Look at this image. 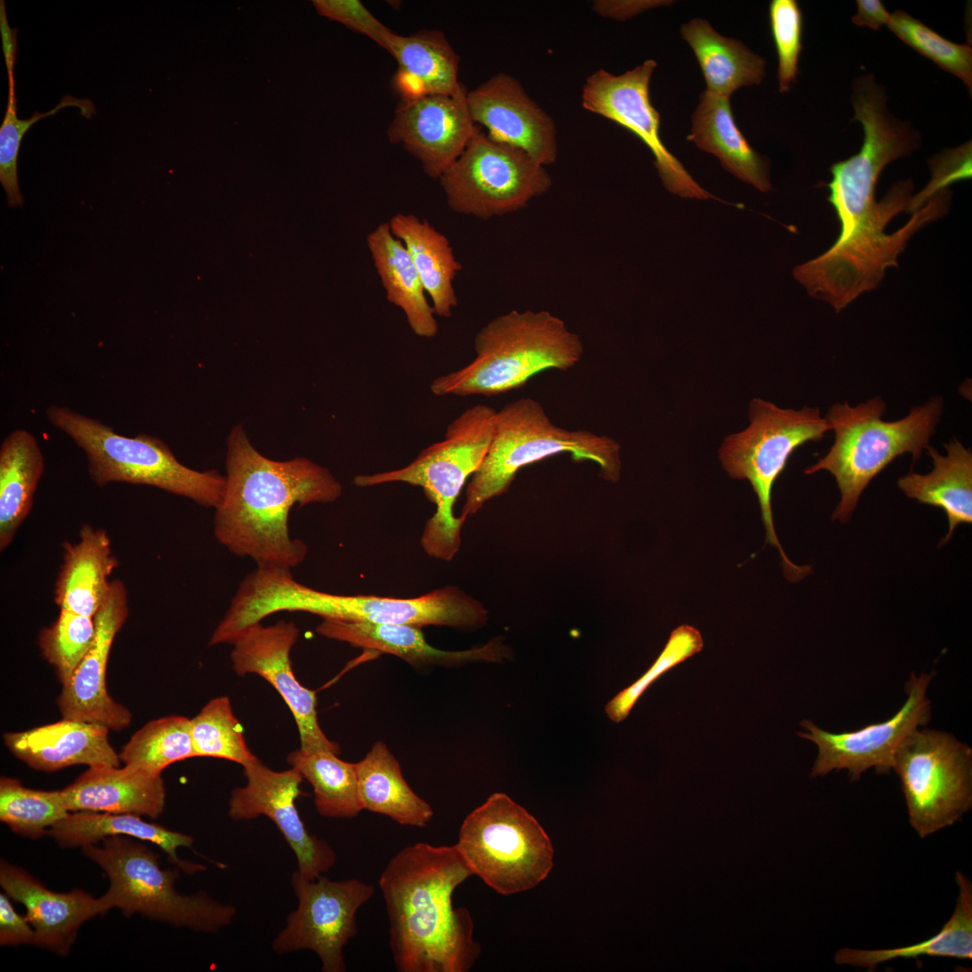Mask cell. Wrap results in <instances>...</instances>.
Listing matches in <instances>:
<instances>
[{
    "mask_svg": "<svg viewBox=\"0 0 972 972\" xmlns=\"http://www.w3.org/2000/svg\"><path fill=\"white\" fill-rule=\"evenodd\" d=\"M857 13L851 21L858 26L868 27L878 30L883 25H887L890 14L884 4L879 0H858Z\"/></svg>",
    "mask_w": 972,
    "mask_h": 972,
    "instance_id": "816d5d0a",
    "label": "cell"
},
{
    "mask_svg": "<svg viewBox=\"0 0 972 972\" xmlns=\"http://www.w3.org/2000/svg\"><path fill=\"white\" fill-rule=\"evenodd\" d=\"M0 31L7 72H14V66L16 61L17 54V30H13L8 25L4 2L3 0L0 2Z\"/></svg>",
    "mask_w": 972,
    "mask_h": 972,
    "instance_id": "f5cc1de1",
    "label": "cell"
},
{
    "mask_svg": "<svg viewBox=\"0 0 972 972\" xmlns=\"http://www.w3.org/2000/svg\"><path fill=\"white\" fill-rule=\"evenodd\" d=\"M128 836H110L83 847V852L106 873L110 886L100 897L105 912L119 908L125 916L140 914L149 919L214 933L231 923L234 906L220 903L205 891L182 895L176 888L178 870L162 868L158 856Z\"/></svg>",
    "mask_w": 972,
    "mask_h": 972,
    "instance_id": "ba28073f",
    "label": "cell"
},
{
    "mask_svg": "<svg viewBox=\"0 0 972 972\" xmlns=\"http://www.w3.org/2000/svg\"><path fill=\"white\" fill-rule=\"evenodd\" d=\"M127 590L120 580L112 581L107 598L95 614V634L86 656L62 685L58 706L64 718L122 730L131 714L106 688V667L113 640L128 616Z\"/></svg>",
    "mask_w": 972,
    "mask_h": 972,
    "instance_id": "44dd1931",
    "label": "cell"
},
{
    "mask_svg": "<svg viewBox=\"0 0 972 972\" xmlns=\"http://www.w3.org/2000/svg\"><path fill=\"white\" fill-rule=\"evenodd\" d=\"M620 450L618 442L610 436L556 426L535 399L508 402L496 410L490 446L466 487L460 518L465 521L487 501L506 493L522 467L562 453L576 462L594 463L604 480L616 482L621 473Z\"/></svg>",
    "mask_w": 972,
    "mask_h": 972,
    "instance_id": "5b68a950",
    "label": "cell"
},
{
    "mask_svg": "<svg viewBox=\"0 0 972 972\" xmlns=\"http://www.w3.org/2000/svg\"><path fill=\"white\" fill-rule=\"evenodd\" d=\"M95 634L94 617L59 610L56 621L39 634L43 657L65 684L90 649Z\"/></svg>",
    "mask_w": 972,
    "mask_h": 972,
    "instance_id": "ee69618b",
    "label": "cell"
},
{
    "mask_svg": "<svg viewBox=\"0 0 972 972\" xmlns=\"http://www.w3.org/2000/svg\"><path fill=\"white\" fill-rule=\"evenodd\" d=\"M60 792L68 812L133 814L158 818L166 802L161 776L149 775L127 765L123 768L90 766Z\"/></svg>",
    "mask_w": 972,
    "mask_h": 972,
    "instance_id": "484cf974",
    "label": "cell"
},
{
    "mask_svg": "<svg viewBox=\"0 0 972 972\" xmlns=\"http://www.w3.org/2000/svg\"><path fill=\"white\" fill-rule=\"evenodd\" d=\"M300 630L292 621L280 620L264 626L255 623L240 631L230 644L234 671L244 676L255 673L267 680L290 708L305 751L326 750L339 754L337 742L330 741L319 724L317 698L294 676L290 652Z\"/></svg>",
    "mask_w": 972,
    "mask_h": 972,
    "instance_id": "d6986e66",
    "label": "cell"
},
{
    "mask_svg": "<svg viewBox=\"0 0 972 972\" xmlns=\"http://www.w3.org/2000/svg\"><path fill=\"white\" fill-rule=\"evenodd\" d=\"M44 471L36 437L25 429L12 431L0 446V549L14 540L33 505Z\"/></svg>",
    "mask_w": 972,
    "mask_h": 972,
    "instance_id": "d590c367",
    "label": "cell"
},
{
    "mask_svg": "<svg viewBox=\"0 0 972 972\" xmlns=\"http://www.w3.org/2000/svg\"><path fill=\"white\" fill-rule=\"evenodd\" d=\"M475 357L430 384L437 396H497L520 389L548 369L568 371L581 359L580 338L547 310H511L484 325L474 337Z\"/></svg>",
    "mask_w": 972,
    "mask_h": 972,
    "instance_id": "3957f363",
    "label": "cell"
},
{
    "mask_svg": "<svg viewBox=\"0 0 972 972\" xmlns=\"http://www.w3.org/2000/svg\"><path fill=\"white\" fill-rule=\"evenodd\" d=\"M63 848L86 847L110 836H128L150 842L160 847L168 860L188 875L204 870L203 865L183 860L177 849L191 848L192 836L148 823L140 815L78 811L68 813L47 832Z\"/></svg>",
    "mask_w": 972,
    "mask_h": 972,
    "instance_id": "4dcf8cb0",
    "label": "cell"
},
{
    "mask_svg": "<svg viewBox=\"0 0 972 972\" xmlns=\"http://www.w3.org/2000/svg\"><path fill=\"white\" fill-rule=\"evenodd\" d=\"M472 871L456 845H408L382 870L379 886L389 918V944L399 972H467L481 954L466 908L454 890Z\"/></svg>",
    "mask_w": 972,
    "mask_h": 972,
    "instance_id": "6da1fadb",
    "label": "cell"
},
{
    "mask_svg": "<svg viewBox=\"0 0 972 972\" xmlns=\"http://www.w3.org/2000/svg\"><path fill=\"white\" fill-rule=\"evenodd\" d=\"M496 410L477 404L448 424L444 438L423 449L408 465L387 472L358 474L354 483L372 487L404 482L420 487L435 505L420 544L435 559L450 562L461 547L464 523L454 515L456 500L469 477L478 470L490 446Z\"/></svg>",
    "mask_w": 972,
    "mask_h": 972,
    "instance_id": "8992f818",
    "label": "cell"
},
{
    "mask_svg": "<svg viewBox=\"0 0 972 972\" xmlns=\"http://www.w3.org/2000/svg\"><path fill=\"white\" fill-rule=\"evenodd\" d=\"M46 416L85 452L89 476L100 487L110 482L148 485L214 508L223 500L225 477L182 464L156 436H125L98 419L63 406H50Z\"/></svg>",
    "mask_w": 972,
    "mask_h": 972,
    "instance_id": "52a82bcc",
    "label": "cell"
},
{
    "mask_svg": "<svg viewBox=\"0 0 972 972\" xmlns=\"http://www.w3.org/2000/svg\"><path fill=\"white\" fill-rule=\"evenodd\" d=\"M63 562L54 588L59 609L94 617L110 592L109 577L118 567L104 529L83 525L76 544H63Z\"/></svg>",
    "mask_w": 972,
    "mask_h": 972,
    "instance_id": "83f0119b",
    "label": "cell"
},
{
    "mask_svg": "<svg viewBox=\"0 0 972 972\" xmlns=\"http://www.w3.org/2000/svg\"><path fill=\"white\" fill-rule=\"evenodd\" d=\"M0 885L4 893L26 909L33 927V944L58 955H68L80 926L104 914L100 898L81 889L58 893L45 887L26 870L4 860L0 863Z\"/></svg>",
    "mask_w": 972,
    "mask_h": 972,
    "instance_id": "603a6c76",
    "label": "cell"
},
{
    "mask_svg": "<svg viewBox=\"0 0 972 972\" xmlns=\"http://www.w3.org/2000/svg\"><path fill=\"white\" fill-rule=\"evenodd\" d=\"M893 770L921 838L953 825L972 806V750L947 732L916 729L897 750Z\"/></svg>",
    "mask_w": 972,
    "mask_h": 972,
    "instance_id": "8fae6325",
    "label": "cell"
},
{
    "mask_svg": "<svg viewBox=\"0 0 972 972\" xmlns=\"http://www.w3.org/2000/svg\"><path fill=\"white\" fill-rule=\"evenodd\" d=\"M319 14L339 22L351 30L362 33L385 49V38L392 31L381 22L358 0H315L312 2Z\"/></svg>",
    "mask_w": 972,
    "mask_h": 972,
    "instance_id": "c3c4849f",
    "label": "cell"
},
{
    "mask_svg": "<svg viewBox=\"0 0 972 972\" xmlns=\"http://www.w3.org/2000/svg\"><path fill=\"white\" fill-rule=\"evenodd\" d=\"M657 67L646 59L620 75L603 68L590 75L582 87V107L610 120L638 137L654 157L664 187L683 198L714 199L667 149L660 136V114L650 98V82Z\"/></svg>",
    "mask_w": 972,
    "mask_h": 972,
    "instance_id": "e0dca14e",
    "label": "cell"
},
{
    "mask_svg": "<svg viewBox=\"0 0 972 972\" xmlns=\"http://www.w3.org/2000/svg\"><path fill=\"white\" fill-rule=\"evenodd\" d=\"M971 141L949 148L929 161L932 179L919 194L913 195L907 212L921 209L936 193L953 182L971 177Z\"/></svg>",
    "mask_w": 972,
    "mask_h": 972,
    "instance_id": "7dc6e473",
    "label": "cell"
},
{
    "mask_svg": "<svg viewBox=\"0 0 972 972\" xmlns=\"http://www.w3.org/2000/svg\"><path fill=\"white\" fill-rule=\"evenodd\" d=\"M225 494L215 508L214 535L233 554L257 567L291 570L308 547L290 537L288 516L298 504L331 503L342 486L328 469L310 459L274 461L257 452L241 425L228 437Z\"/></svg>",
    "mask_w": 972,
    "mask_h": 972,
    "instance_id": "7a4b0ae2",
    "label": "cell"
},
{
    "mask_svg": "<svg viewBox=\"0 0 972 972\" xmlns=\"http://www.w3.org/2000/svg\"><path fill=\"white\" fill-rule=\"evenodd\" d=\"M408 250L436 316L449 318L458 304L454 280L462 269L447 238L426 219L396 213L388 220Z\"/></svg>",
    "mask_w": 972,
    "mask_h": 972,
    "instance_id": "d6a6232c",
    "label": "cell"
},
{
    "mask_svg": "<svg viewBox=\"0 0 972 972\" xmlns=\"http://www.w3.org/2000/svg\"><path fill=\"white\" fill-rule=\"evenodd\" d=\"M363 810L388 816L400 825L425 827L434 812L403 777L400 763L382 741L356 763Z\"/></svg>",
    "mask_w": 972,
    "mask_h": 972,
    "instance_id": "836d02e7",
    "label": "cell"
},
{
    "mask_svg": "<svg viewBox=\"0 0 972 972\" xmlns=\"http://www.w3.org/2000/svg\"><path fill=\"white\" fill-rule=\"evenodd\" d=\"M888 29L906 45L958 77L972 89V49L954 43L902 10L890 14Z\"/></svg>",
    "mask_w": 972,
    "mask_h": 972,
    "instance_id": "7bdbcfd3",
    "label": "cell"
},
{
    "mask_svg": "<svg viewBox=\"0 0 972 972\" xmlns=\"http://www.w3.org/2000/svg\"><path fill=\"white\" fill-rule=\"evenodd\" d=\"M702 70L706 90L730 97L742 86L759 85L766 62L742 41L719 34L710 23L694 18L680 28Z\"/></svg>",
    "mask_w": 972,
    "mask_h": 972,
    "instance_id": "e575fe53",
    "label": "cell"
},
{
    "mask_svg": "<svg viewBox=\"0 0 972 972\" xmlns=\"http://www.w3.org/2000/svg\"><path fill=\"white\" fill-rule=\"evenodd\" d=\"M934 673L912 672L905 682L907 698L890 718L867 724L853 731L833 733L824 730L813 721L804 719L805 732H796L818 748L810 776L824 777L832 771L846 770L850 781H858L863 773L873 769L876 773L889 774L895 755L904 741L931 720L932 705L927 690Z\"/></svg>",
    "mask_w": 972,
    "mask_h": 972,
    "instance_id": "2e32d148",
    "label": "cell"
},
{
    "mask_svg": "<svg viewBox=\"0 0 972 972\" xmlns=\"http://www.w3.org/2000/svg\"><path fill=\"white\" fill-rule=\"evenodd\" d=\"M749 426L726 436L718 455L723 468L734 479H745L757 495L766 528V542L778 548L785 576L798 580L810 572L785 554L777 537L771 508L773 485L794 451L806 442H817L830 431L818 408L782 409L754 398L749 405Z\"/></svg>",
    "mask_w": 972,
    "mask_h": 972,
    "instance_id": "30bf717a",
    "label": "cell"
},
{
    "mask_svg": "<svg viewBox=\"0 0 972 972\" xmlns=\"http://www.w3.org/2000/svg\"><path fill=\"white\" fill-rule=\"evenodd\" d=\"M242 767L247 783L231 792L230 817L244 821L266 816L292 850L302 878L314 879L328 871L337 861L336 852L325 840L309 832L295 805L302 794L300 772L294 768L273 770L259 760Z\"/></svg>",
    "mask_w": 972,
    "mask_h": 972,
    "instance_id": "ac0fdd59",
    "label": "cell"
},
{
    "mask_svg": "<svg viewBox=\"0 0 972 972\" xmlns=\"http://www.w3.org/2000/svg\"><path fill=\"white\" fill-rule=\"evenodd\" d=\"M939 396L894 421H886V404L880 396L851 407L848 401L835 403L825 417L834 443L806 474L824 470L832 473L841 493L832 519L847 522L870 481L893 460L910 454L917 461L930 445L942 412Z\"/></svg>",
    "mask_w": 972,
    "mask_h": 972,
    "instance_id": "277c9868",
    "label": "cell"
},
{
    "mask_svg": "<svg viewBox=\"0 0 972 972\" xmlns=\"http://www.w3.org/2000/svg\"><path fill=\"white\" fill-rule=\"evenodd\" d=\"M291 884L297 907L272 942L273 950L287 954L310 950L320 959L323 972H345L344 948L357 933L356 913L374 893V887L352 878L331 880L323 875L306 879L298 871Z\"/></svg>",
    "mask_w": 972,
    "mask_h": 972,
    "instance_id": "9a60e30c",
    "label": "cell"
},
{
    "mask_svg": "<svg viewBox=\"0 0 972 972\" xmlns=\"http://www.w3.org/2000/svg\"><path fill=\"white\" fill-rule=\"evenodd\" d=\"M664 3L657 0H595L592 10L604 18L625 21Z\"/></svg>",
    "mask_w": 972,
    "mask_h": 972,
    "instance_id": "f907efd6",
    "label": "cell"
},
{
    "mask_svg": "<svg viewBox=\"0 0 972 972\" xmlns=\"http://www.w3.org/2000/svg\"><path fill=\"white\" fill-rule=\"evenodd\" d=\"M730 97L700 94L688 140L716 156L723 167L761 192L771 189L770 163L746 140L734 122Z\"/></svg>",
    "mask_w": 972,
    "mask_h": 972,
    "instance_id": "f1b7e54d",
    "label": "cell"
},
{
    "mask_svg": "<svg viewBox=\"0 0 972 972\" xmlns=\"http://www.w3.org/2000/svg\"><path fill=\"white\" fill-rule=\"evenodd\" d=\"M8 73V101L4 118L0 127V181L7 195L9 206H22V195L20 191L17 174V160L22 140L27 130L37 122L56 114L60 109L76 106L81 114L90 118L95 113L91 101L66 95L54 108L46 112H36L29 119L17 117L16 99L14 95V72Z\"/></svg>",
    "mask_w": 972,
    "mask_h": 972,
    "instance_id": "b9f144b4",
    "label": "cell"
},
{
    "mask_svg": "<svg viewBox=\"0 0 972 972\" xmlns=\"http://www.w3.org/2000/svg\"><path fill=\"white\" fill-rule=\"evenodd\" d=\"M384 50L398 63L394 88L400 98L467 93L458 79L460 57L443 32L420 30L400 35L391 31Z\"/></svg>",
    "mask_w": 972,
    "mask_h": 972,
    "instance_id": "4316f807",
    "label": "cell"
},
{
    "mask_svg": "<svg viewBox=\"0 0 972 972\" xmlns=\"http://www.w3.org/2000/svg\"><path fill=\"white\" fill-rule=\"evenodd\" d=\"M119 756L127 766L161 776L172 763L195 757L191 719L168 716L147 723L131 736Z\"/></svg>",
    "mask_w": 972,
    "mask_h": 972,
    "instance_id": "f35d334b",
    "label": "cell"
},
{
    "mask_svg": "<svg viewBox=\"0 0 972 972\" xmlns=\"http://www.w3.org/2000/svg\"><path fill=\"white\" fill-rule=\"evenodd\" d=\"M316 631L364 651L394 655L417 669L455 668L475 662H502L510 656L509 649L498 639L469 650L438 649L428 643L419 627L409 625L323 619Z\"/></svg>",
    "mask_w": 972,
    "mask_h": 972,
    "instance_id": "cb8c5ba5",
    "label": "cell"
},
{
    "mask_svg": "<svg viewBox=\"0 0 972 972\" xmlns=\"http://www.w3.org/2000/svg\"><path fill=\"white\" fill-rule=\"evenodd\" d=\"M703 648V638L695 627L682 625L675 628L660 656L635 682L624 688L606 706L608 716L614 722L623 721L645 689L663 673L698 653Z\"/></svg>",
    "mask_w": 972,
    "mask_h": 972,
    "instance_id": "f6af8a7d",
    "label": "cell"
},
{
    "mask_svg": "<svg viewBox=\"0 0 972 972\" xmlns=\"http://www.w3.org/2000/svg\"><path fill=\"white\" fill-rule=\"evenodd\" d=\"M958 895L950 919L934 936L919 943L892 949L860 950L842 948L834 955V962L867 969L897 958H915L922 956L972 959V883L960 870L956 872Z\"/></svg>",
    "mask_w": 972,
    "mask_h": 972,
    "instance_id": "8d00e7d4",
    "label": "cell"
},
{
    "mask_svg": "<svg viewBox=\"0 0 972 972\" xmlns=\"http://www.w3.org/2000/svg\"><path fill=\"white\" fill-rule=\"evenodd\" d=\"M913 190L914 184L907 179L897 181L887 191L896 199L897 214L907 212ZM938 218V209L928 203L892 234L885 233L884 229L865 238L836 240L821 256L799 265L796 277L811 296L841 311L861 293L875 289L886 269L897 266V257L911 237Z\"/></svg>",
    "mask_w": 972,
    "mask_h": 972,
    "instance_id": "4fadbf2b",
    "label": "cell"
},
{
    "mask_svg": "<svg viewBox=\"0 0 972 972\" xmlns=\"http://www.w3.org/2000/svg\"><path fill=\"white\" fill-rule=\"evenodd\" d=\"M191 736L195 757L224 759L242 766L258 760L248 747L226 696L210 700L191 719Z\"/></svg>",
    "mask_w": 972,
    "mask_h": 972,
    "instance_id": "60d3db41",
    "label": "cell"
},
{
    "mask_svg": "<svg viewBox=\"0 0 972 972\" xmlns=\"http://www.w3.org/2000/svg\"><path fill=\"white\" fill-rule=\"evenodd\" d=\"M466 104L475 125L494 140L526 151L544 166L555 162V122L513 76H490L466 93Z\"/></svg>",
    "mask_w": 972,
    "mask_h": 972,
    "instance_id": "7402d4cb",
    "label": "cell"
},
{
    "mask_svg": "<svg viewBox=\"0 0 972 972\" xmlns=\"http://www.w3.org/2000/svg\"><path fill=\"white\" fill-rule=\"evenodd\" d=\"M60 790L32 789L12 778L0 779V820L22 836L38 839L68 814Z\"/></svg>",
    "mask_w": 972,
    "mask_h": 972,
    "instance_id": "ab89813d",
    "label": "cell"
},
{
    "mask_svg": "<svg viewBox=\"0 0 972 972\" xmlns=\"http://www.w3.org/2000/svg\"><path fill=\"white\" fill-rule=\"evenodd\" d=\"M288 611H303L336 619L374 624L446 626L457 630L482 627L488 620L483 605L454 586L425 595L398 598L375 595H338L319 591L295 580L283 590Z\"/></svg>",
    "mask_w": 972,
    "mask_h": 972,
    "instance_id": "5bb4252c",
    "label": "cell"
},
{
    "mask_svg": "<svg viewBox=\"0 0 972 972\" xmlns=\"http://www.w3.org/2000/svg\"><path fill=\"white\" fill-rule=\"evenodd\" d=\"M25 917L18 914L8 895L0 894L1 946L33 944L34 930Z\"/></svg>",
    "mask_w": 972,
    "mask_h": 972,
    "instance_id": "681fc988",
    "label": "cell"
},
{
    "mask_svg": "<svg viewBox=\"0 0 972 972\" xmlns=\"http://www.w3.org/2000/svg\"><path fill=\"white\" fill-rule=\"evenodd\" d=\"M455 845L472 874L504 896L534 888L554 866L544 828L504 793L492 794L464 818Z\"/></svg>",
    "mask_w": 972,
    "mask_h": 972,
    "instance_id": "9c48e42d",
    "label": "cell"
},
{
    "mask_svg": "<svg viewBox=\"0 0 972 972\" xmlns=\"http://www.w3.org/2000/svg\"><path fill=\"white\" fill-rule=\"evenodd\" d=\"M326 751H292L287 756L292 768L312 787L318 813L328 818H355L363 810L356 763L342 760Z\"/></svg>",
    "mask_w": 972,
    "mask_h": 972,
    "instance_id": "74e56055",
    "label": "cell"
},
{
    "mask_svg": "<svg viewBox=\"0 0 972 972\" xmlns=\"http://www.w3.org/2000/svg\"><path fill=\"white\" fill-rule=\"evenodd\" d=\"M477 129L466 104V94H426L400 98L387 137L418 159L428 177L439 179L459 158Z\"/></svg>",
    "mask_w": 972,
    "mask_h": 972,
    "instance_id": "ffe728a7",
    "label": "cell"
},
{
    "mask_svg": "<svg viewBox=\"0 0 972 972\" xmlns=\"http://www.w3.org/2000/svg\"><path fill=\"white\" fill-rule=\"evenodd\" d=\"M105 726L64 718L26 731L6 733L4 745L28 766L55 771L73 765L119 766Z\"/></svg>",
    "mask_w": 972,
    "mask_h": 972,
    "instance_id": "d4e9b609",
    "label": "cell"
},
{
    "mask_svg": "<svg viewBox=\"0 0 972 972\" xmlns=\"http://www.w3.org/2000/svg\"><path fill=\"white\" fill-rule=\"evenodd\" d=\"M770 23L778 55L779 91H789L798 73L802 50L803 18L796 0H773L769 9Z\"/></svg>",
    "mask_w": 972,
    "mask_h": 972,
    "instance_id": "bcb514c9",
    "label": "cell"
},
{
    "mask_svg": "<svg viewBox=\"0 0 972 972\" xmlns=\"http://www.w3.org/2000/svg\"><path fill=\"white\" fill-rule=\"evenodd\" d=\"M438 180L452 211L482 220L516 212L552 186L546 166L480 127Z\"/></svg>",
    "mask_w": 972,
    "mask_h": 972,
    "instance_id": "7c38bea8",
    "label": "cell"
},
{
    "mask_svg": "<svg viewBox=\"0 0 972 972\" xmlns=\"http://www.w3.org/2000/svg\"><path fill=\"white\" fill-rule=\"evenodd\" d=\"M946 454L934 447L926 450L933 468L927 474L910 472L897 481L899 489L910 499L941 508L949 521V531L940 545L945 544L960 524L972 522V452L957 438L945 444Z\"/></svg>",
    "mask_w": 972,
    "mask_h": 972,
    "instance_id": "f546056e",
    "label": "cell"
},
{
    "mask_svg": "<svg viewBox=\"0 0 972 972\" xmlns=\"http://www.w3.org/2000/svg\"><path fill=\"white\" fill-rule=\"evenodd\" d=\"M366 242L387 301L403 311L415 335L434 338L438 332L435 310L408 250L388 221L376 226Z\"/></svg>",
    "mask_w": 972,
    "mask_h": 972,
    "instance_id": "1f68e13d",
    "label": "cell"
}]
</instances>
